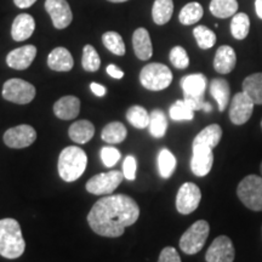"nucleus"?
<instances>
[{
    "mask_svg": "<svg viewBox=\"0 0 262 262\" xmlns=\"http://www.w3.org/2000/svg\"><path fill=\"white\" fill-rule=\"evenodd\" d=\"M139 216L140 208L131 196L113 194L95 203L88 215V222L98 235L118 238L123 235L126 227L139 220Z\"/></svg>",
    "mask_w": 262,
    "mask_h": 262,
    "instance_id": "f257e3e1",
    "label": "nucleus"
},
{
    "mask_svg": "<svg viewBox=\"0 0 262 262\" xmlns=\"http://www.w3.org/2000/svg\"><path fill=\"white\" fill-rule=\"evenodd\" d=\"M26 250V242L22 229L15 219L0 220V255L3 257L14 260L22 256Z\"/></svg>",
    "mask_w": 262,
    "mask_h": 262,
    "instance_id": "f03ea898",
    "label": "nucleus"
},
{
    "mask_svg": "<svg viewBox=\"0 0 262 262\" xmlns=\"http://www.w3.org/2000/svg\"><path fill=\"white\" fill-rule=\"evenodd\" d=\"M88 157L83 149L77 146H68L62 149L58 157V175L66 182L77 181L86 169Z\"/></svg>",
    "mask_w": 262,
    "mask_h": 262,
    "instance_id": "7ed1b4c3",
    "label": "nucleus"
},
{
    "mask_svg": "<svg viewBox=\"0 0 262 262\" xmlns=\"http://www.w3.org/2000/svg\"><path fill=\"white\" fill-rule=\"evenodd\" d=\"M206 84H208L206 77L202 73L186 75L181 79L183 100L193 111L204 110L206 103L204 100Z\"/></svg>",
    "mask_w": 262,
    "mask_h": 262,
    "instance_id": "20e7f679",
    "label": "nucleus"
},
{
    "mask_svg": "<svg viewBox=\"0 0 262 262\" xmlns=\"http://www.w3.org/2000/svg\"><path fill=\"white\" fill-rule=\"evenodd\" d=\"M140 81L143 88L150 91L166 89L172 81V73L168 66L148 63L140 72Z\"/></svg>",
    "mask_w": 262,
    "mask_h": 262,
    "instance_id": "39448f33",
    "label": "nucleus"
},
{
    "mask_svg": "<svg viewBox=\"0 0 262 262\" xmlns=\"http://www.w3.org/2000/svg\"><path fill=\"white\" fill-rule=\"evenodd\" d=\"M239 201L253 211H262V176L248 175L239 182Z\"/></svg>",
    "mask_w": 262,
    "mask_h": 262,
    "instance_id": "423d86ee",
    "label": "nucleus"
},
{
    "mask_svg": "<svg viewBox=\"0 0 262 262\" xmlns=\"http://www.w3.org/2000/svg\"><path fill=\"white\" fill-rule=\"evenodd\" d=\"M210 226L205 220H199L193 224L181 235L180 248L185 254L194 255L202 250L209 237Z\"/></svg>",
    "mask_w": 262,
    "mask_h": 262,
    "instance_id": "0eeeda50",
    "label": "nucleus"
},
{
    "mask_svg": "<svg viewBox=\"0 0 262 262\" xmlns=\"http://www.w3.org/2000/svg\"><path fill=\"white\" fill-rule=\"evenodd\" d=\"M35 94L37 90L34 85L18 78L6 80L3 86V97L12 103L27 104L34 100Z\"/></svg>",
    "mask_w": 262,
    "mask_h": 262,
    "instance_id": "6e6552de",
    "label": "nucleus"
},
{
    "mask_svg": "<svg viewBox=\"0 0 262 262\" xmlns=\"http://www.w3.org/2000/svg\"><path fill=\"white\" fill-rule=\"evenodd\" d=\"M124 179V173L118 170H111L95 175L86 182V191L95 195L111 194L118 188Z\"/></svg>",
    "mask_w": 262,
    "mask_h": 262,
    "instance_id": "1a4fd4ad",
    "label": "nucleus"
},
{
    "mask_svg": "<svg viewBox=\"0 0 262 262\" xmlns=\"http://www.w3.org/2000/svg\"><path fill=\"white\" fill-rule=\"evenodd\" d=\"M202 201V192L193 182H186L180 187L176 195V209L180 214L188 215L196 210Z\"/></svg>",
    "mask_w": 262,
    "mask_h": 262,
    "instance_id": "9d476101",
    "label": "nucleus"
},
{
    "mask_svg": "<svg viewBox=\"0 0 262 262\" xmlns=\"http://www.w3.org/2000/svg\"><path fill=\"white\" fill-rule=\"evenodd\" d=\"M255 103L244 91L235 94L229 106V119L234 125H243L251 118Z\"/></svg>",
    "mask_w": 262,
    "mask_h": 262,
    "instance_id": "9b49d317",
    "label": "nucleus"
},
{
    "mask_svg": "<svg viewBox=\"0 0 262 262\" xmlns=\"http://www.w3.org/2000/svg\"><path fill=\"white\" fill-rule=\"evenodd\" d=\"M37 139V131L31 125H18L6 130L4 134V143L10 148L21 149L31 146Z\"/></svg>",
    "mask_w": 262,
    "mask_h": 262,
    "instance_id": "f8f14e48",
    "label": "nucleus"
},
{
    "mask_svg": "<svg viewBox=\"0 0 262 262\" xmlns=\"http://www.w3.org/2000/svg\"><path fill=\"white\" fill-rule=\"evenodd\" d=\"M235 250L227 235H219L214 239L205 254L206 262H233Z\"/></svg>",
    "mask_w": 262,
    "mask_h": 262,
    "instance_id": "ddd939ff",
    "label": "nucleus"
},
{
    "mask_svg": "<svg viewBox=\"0 0 262 262\" xmlns=\"http://www.w3.org/2000/svg\"><path fill=\"white\" fill-rule=\"evenodd\" d=\"M45 10L50 15L54 27L57 29L67 28L73 19L67 0H45Z\"/></svg>",
    "mask_w": 262,
    "mask_h": 262,
    "instance_id": "4468645a",
    "label": "nucleus"
},
{
    "mask_svg": "<svg viewBox=\"0 0 262 262\" xmlns=\"http://www.w3.org/2000/svg\"><path fill=\"white\" fill-rule=\"evenodd\" d=\"M193 155L191 159V170L198 178L206 176L214 164V153L212 148L203 145H192Z\"/></svg>",
    "mask_w": 262,
    "mask_h": 262,
    "instance_id": "2eb2a0df",
    "label": "nucleus"
},
{
    "mask_svg": "<svg viewBox=\"0 0 262 262\" xmlns=\"http://www.w3.org/2000/svg\"><path fill=\"white\" fill-rule=\"evenodd\" d=\"M37 56V48L34 45H25L10 51L6 56V63L10 68L17 71L27 70Z\"/></svg>",
    "mask_w": 262,
    "mask_h": 262,
    "instance_id": "dca6fc26",
    "label": "nucleus"
},
{
    "mask_svg": "<svg viewBox=\"0 0 262 262\" xmlns=\"http://www.w3.org/2000/svg\"><path fill=\"white\" fill-rule=\"evenodd\" d=\"M133 47L137 58L147 61L153 55V45L149 33L146 28H137L133 34Z\"/></svg>",
    "mask_w": 262,
    "mask_h": 262,
    "instance_id": "f3484780",
    "label": "nucleus"
},
{
    "mask_svg": "<svg viewBox=\"0 0 262 262\" xmlns=\"http://www.w3.org/2000/svg\"><path fill=\"white\" fill-rule=\"evenodd\" d=\"M237 63L235 51L228 45H222L217 49L214 58V68L217 73L228 74L234 70Z\"/></svg>",
    "mask_w": 262,
    "mask_h": 262,
    "instance_id": "a211bd4d",
    "label": "nucleus"
},
{
    "mask_svg": "<svg viewBox=\"0 0 262 262\" xmlns=\"http://www.w3.org/2000/svg\"><path fill=\"white\" fill-rule=\"evenodd\" d=\"M80 112V100L75 96H63L54 104V113L58 119L71 120Z\"/></svg>",
    "mask_w": 262,
    "mask_h": 262,
    "instance_id": "6ab92c4d",
    "label": "nucleus"
},
{
    "mask_svg": "<svg viewBox=\"0 0 262 262\" xmlns=\"http://www.w3.org/2000/svg\"><path fill=\"white\" fill-rule=\"evenodd\" d=\"M35 29V21L31 15L19 14L12 22L11 35L15 41H24L31 38Z\"/></svg>",
    "mask_w": 262,
    "mask_h": 262,
    "instance_id": "aec40b11",
    "label": "nucleus"
},
{
    "mask_svg": "<svg viewBox=\"0 0 262 262\" xmlns=\"http://www.w3.org/2000/svg\"><path fill=\"white\" fill-rule=\"evenodd\" d=\"M48 66L52 71L70 72L74 66L73 57L66 48L54 49L48 56Z\"/></svg>",
    "mask_w": 262,
    "mask_h": 262,
    "instance_id": "412c9836",
    "label": "nucleus"
},
{
    "mask_svg": "<svg viewBox=\"0 0 262 262\" xmlns=\"http://www.w3.org/2000/svg\"><path fill=\"white\" fill-rule=\"evenodd\" d=\"M94 134L95 126L89 120H78V122L72 124L70 130H68V135H70L71 140L74 141L75 143H79V145L89 142L94 137Z\"/></svg>",
    "mask_w": 262,
    "mask_h": 262,
    "instance_id": "4be33fe9",
    "label": "nucleus"
},
{
    "mask_svg": "<svg viewBox=\"0 0 262 262\" xmlns=\"http://www.w3.org/2000/svg\"><path fill=\"white\" fill-rule=\"evenodd\" d=\"M210 94L217 102L219 111L224 112L227 108L229 103V97H231V89H229V84L226 79L222 78H215L210 83Z\"/></svg>",
    "mask_w": 262,
    "mask_h": 262,
    "instance_id": "5701e85b",
    "label": "nucleus"
},
{
    "mask_svg": "<svg viewBox=\"0 0 262 262\" xmlns=\"http://www.w3.org/2000/svg\"><path fill=\"white\" fill-rule=\"evenodd\" d=\"M222 139V129L219 124H211L206 126L193 140V145H203L214 148Z\"/></svg>",
    "mask_w": 262,
    "mask_h": 262,
    "instance_id": "b1692460",
    "label": "nucleus"
},
{
    "mask_svg": "<svg viewBox=\"0 0 262 262\" xmlns=\"http://www.w3.org/2000/svg\"><path fill=\"white\" fill-rule=\"evenodd\" d=\"M127 131L126 127L123 123L120 122H112L107 124L103 127L101 137L104 142L111 143V145H117V143H122L126 139Z\"/></svg>",
    "mask_w": 262,
    "mask_h": 262,
    "instance_id": "393cba45",
    "label": "nucleus"
},
{
    "mask_svg": "<svg viewBox=\"0 0 262 262\" xmlns=\"http://www.w3.org/2000/svg\"><path fill=\"white\" fill-rule=\"evenodd\" d=\"M243 91L255 104H262V73H254L245 78Z\"/></svg>",
    "mask_w": 262,
    "mask_h": 262,
    "instance_id": "a878e982",
    "label": "nucleus"
},
{
    "mask_svg": "<svg viewBox=\"0 0 262 262\" xmlns=\"http://www.w3.org/2000/svg\"><path fill=\"white\" fill-rule=\"evenodd\" d=\"M173 12L172 0H156L152 8V17L156 25H166L171 19Z\"/></svg>",
    "mask_w": 262,
    "mask_h": 262,
    "instance_id": "bb28decb",
    "label": "nucleus"
},
{
    "mask_svg": "<svg viewBox=\"0 0 262 262\" xmlns=\"http://www.w3.org/2000/svg\"><path fill=\"white\" fill-rule=\"evenodd\" d=\"M210 12L217 18H228L237 14V0H211L209 5Z\"/></svg>",
    "mask_w": 262,
    "mask_h": 262,
    "instance_id": "cd10ccee",
    "label": "nucleus"
},
{
    "mask_svg": "<svg viewBox=\"0 0 262 262\" xmlns=\"http://www.w3.org/2000/svg\"><path fill=\"white\" fill-rule=\"evenodd\" d=\"M203 15H204L203 6L199 3L192 2L183 6L181 11H180L179 19L182 25L191 26L196 24L203 17Z\"/></svg>",
    "mask_w": 262,
    "mask_h": 262,
    "instance_id": "c85d7f7f",
    "label": "nucleus"
},
{
    "mask_svg": "<svg viewBox=\"0 0 262 262\" xmlns=\"http://www.w3.org/2000/svg\"><path fill=\"white\" fill-rule=\"evenodd\" d=\"M249 31H250V19H249V16L247 14L238 12V14L232 16L231 33L234 39L243 40L248 37Z\"/></svg>",
    "mask_w": 262,
    "mask_h": 262,
    "instance_id": "c756f323",
    "label": "nucleus"
},
{
    "mask_svg": "<svg viewBox=\"0 0 262 262\" xmlns=\"http://www.w3.org/2000/svg\"><path fill=\"white\" fill-rule=\"evenodd\" d=\"M149 133L150 135L156 139H162L165 136L166 129H168V119H166L165 114L160 110L152 111V113L149 114Z\"/></svg>",
    "mask_w": 262,
    "mask_h": 262,
    "instance_id": "7c9ffc66",
    "label": "nucleus"
},
{
    "mask_svg": "<svg viewBox=\"0 0 262 262\" xmlns=\"http://www.w3.org/2000/svg\"><path fill=\"white\" fill-rule=\"evenodd\" d=\"M126 119L136 129H146L149 125L150 116L143 107L133 106L127 110Z\"/></svg>",
    "mask_w": 262,
    "mask_h": 262,
    "instance_id": "2f4dec72",
    "label": "nucleus"
},
{
    "mask_svg": "<svg viewBox=\"0 0 262 262\" xmlns=\"http://www.w3.org/2000/svg\"><path fill=\"white\" fill-rule=\"evenodd\" d=\"M158 169L160 176L164 179L171 178L176 169V158L169 149L163 148L158 155Z\"/></svg>",
    "mask_w": 262,
    "mask_h": 262,
    "instance_id": "473e14b6",
    "label": "nucleus"
},
{
    "mask_svg": "<svg viewBox=\"0 0 262 262\" xmlns=\"http://www.w3.org/2000/svg\"><path fill=\"white\" fill-rule=\"evenodd\" d=\"M103 45L110 50L112 54L117 56H124L125 55V44L122 35L117 32H106L102 35Z\"/></svg>",
    "mask_w": 262,
    "mask_h": 262,
    "instance_id": "72a5a7b5",
    "label": "nucleus"
},
{
    "mask_svg": "<svg viewBox=\"0 0 262 262\" xmlns=\"http://www.w3.org/2000/svg\"><path fill=\"white\" fill-rule=\"evenodd\" d=\"M193 35H194L198 47L203 50L211 49L216 42V34L210 28L205 27V26H196L193 29Z\"/></svg>",
    "mask_w": 262,
    "mask_h": 262,
    "instance_id": "f704fd0d",
    "label": "nucleus"
},
{
    "mask_svg": "<svg viewBox=\"0 0 262 262\" xmlns=\"http://www.w3.org/2000/svg\"><path fill=\"white\" fill-rule=\"evenodd\" d=\"M170 118L175 122H183V120H192L194 118V111L188 106L185 100H179L170 107Z\"/></svg>",
    "mask_w": 262,
    "mask_h": 262,
    "instance_id": "c9c22d12",
    "label": "nucleus"
},
{
    "mask_svg": "<svg viewBox=\"0 0 262 262\" xmlns=\"http://www.w3.org/2000/svg\"><path fill=\"white\" fill-rule=\"evenodd\" d=\"M81 66L85 71L96 72L101 66V58L98 56L97 51L95 50L93 45H85L83 49V58H81Z\"/></svg>",
    "mask_w": 262,
    "mask_h": 262,
    "instance_id": "e433bc0d",
    "label": "nucleus"
},
{
    "mask_svg": "<svg viewBox=\"0 0 262 262\" xmlns=\"http://www.w3.org/2000/svg\"><path fill=\"white\" fill-rule=\"evenodd\" d=\"M170 62L178 70H186L189 64V57L187 51L182 47H175L170 51Z\"/></svg>",
    "mask_w": 262,
    "mask_h": 262,
    "instance_id": "4c0bfd02",
    "label": "nucleus"
},
{
    "mask_svg": "<svg viewBox=\"0 0 262 262\" xmlns=\"http://www.w3.org/2000/svg\"><path fill=\"white\" fill-rule=\"evenodd\" d=\"M122 158V155L117 148H114L112 146L103 147L101 149V160L107 168H112L116 164L119 162V159Z\"/></svg>",
    "mask_w": 262,
    "mask_h": 262,
    "instance_id": "58836bf2",
    "label": "nucleus"
},
{
    "mask_svg": "<svg viewBox=\"0 0 262 262\" xmlns=\"http://www.w3.org/2000/svg\"><path fill=\"white\" fill-rule=\"evenodd\" d=\"M136 169H137V164H136L135 157L127 156L123 163L124 178L129 180V181H134V180L136 179Z\"/></svg>",
    "mask_w": 262,
    "mask_h": 262,
    "instance_id": "ea45409f",
    "label": "nucleus"
},
{
    "mask_svg": "<svg viewBox=\"0 0 262 262\" xmlns=\"http://www.w3.org/2000/svg\"><path fill=\"white\" fill-rule=\"evenodd\" d=\"M158 262H181V257L175 248L166 247L160 253Z\"/></svg>",
    "mask_w": 262,
    "mask_h": 262,
    "instance_id": "a19ab883",
    "label": "nucleus"
},
{
    "mask_svg": "<svg viewBox=\"0 0 262 262\" xmlns=\"http://www.w3.org/2000/svg\"><path fill=\"white\" fill-rule=\"evenodd\" d=\"M107 73L112 78H114V79H122L124 77V72L116 64L107 66Z\"/></svg>",
    "mask_w": 262,
    "mask_h": 262,
    "instance_id": "79ce46f5",
    "label": "nucleus"
},
{
    "mask_svg": "<svg viewBox=\"0 0 262 262\" xmlns=\"http://www.w3.org/2000/svg\"><path fill=\"white\" fill-rule=\"evenodd\" d=\"M90 88H91V91L96 95L97 97H103L104 95L107 93V89L103 86V85L101 84H97V83H91L90 84Z\"/></svg>",
    "mask_w": 262,
    "mask_h": 262,
    "instance_id": "37998d69",
    "label": "nucleus"
},
{
    "mask_svg": "<svg viewBox=\"0 0 262 262\" xmlns=\"http://www.w3.org/2000/svg\"><path fill=\"white\" fill-rule=\"evenodd\" d=\"M35 2H37V0H14L15 5L17 6V8H19V9L31 8V6L34 4Z\"/></svg>",
    "mask_w": 262,
    "mask_h": 262,
    "instance_id": "c03bdc74",
    "label": "nucleus"
},
{
    "mask_svg": "<svg viewBox=\"0 0 262 262\" xmlns=\"http://www.w3.org/2000/svg\"><path fill=\"white\" fill-rule=\"evenodd\" d=\"M255 11L258 17L262 19V0H255Z\"/></svg>",
    "mask_w": 262,
    "mask_h": 262,
    "instance_id": "a18cd8bd",
    "label": "nucleus"
},
{
    "mask_svg": "<svg viewBox=\"0 0 262 262\" xmlns=\"http://www.w3.org/2000/svg\"><path fill=\"white\" fill-rule=\"evenodd\" d=\"M108 2H111V3H125V2H127V0H108Z\"/></svg>",
    "mask_w": 262,
    "mask_h": 262,
    "instance_id": "49530a36",
    "label": "nucleus"
},
{
    "mask_svg": "<svg viewBox=\"0 0 262 262\" xmlns=\"http://www.w3.org/2000/svg\"><path fill=\"white\" fill-rule=\"evenodd\" d=\"M260 171H261V176H262V162H261V165H260Z\"/></svg>",
    "mask_w": 262,
    "mask_h": 262,
    "instance_id": "de8ad7c7",
    "label": "nucleus"
},
{
    "mask_svg": "<svg viewBox=\"0 0 262 262\" xmlns=\"http://www.w3.org/2000/svg\"><path fill=\"white\" fill-rule=\"evenodd\" d=\"M261 129H262V120H261Z\"/></svg>",
    "mask_w": 262,
    "mask_h": 262,
    "instance_id": "09e8293b",
    "label": "nucleus"
}]
</instances>
